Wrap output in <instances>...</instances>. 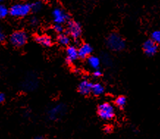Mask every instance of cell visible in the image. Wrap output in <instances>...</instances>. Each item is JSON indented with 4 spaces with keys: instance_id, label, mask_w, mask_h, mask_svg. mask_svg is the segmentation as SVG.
<instances>
[{
    "instance_id": "7402d4cb",
    "label": "cell",
    "mask_w": 160,
    "mask_h": 139,
    "mask_svg": "<svg viewBox=\"0 0 160 139\" xmlns=\"http://www.w3.org/2000/svg\"><path fill=\"white\" fill-rule=\"evenodd\" d=\"M6 39V35L5 34V33L3 32V30L0 28V43H3L4 41H5Z\"/></svg>"
},
{
    "instance_id": "ffe728a7",
    "label": "cell",
    "mask_w": 160,
    "mask_h": 139,
    "mask_svg": "<svg viewBox=\"0 0 160 139\" xmlns=\"http://www.w3.org/2000/svg\"><path fill=\"white\" fill-rule=\"evenodd\" d=\"M151 40L156 44H159L160 42V32L159 30L154 31L151 34Z\"/></svg>"
},
{
    "instance_id": "5bb4252c",
    "label": "cell",
    "mask_w": 160,
    "mask_h": 139,
    "mask_svg": "<svg viewBox=\"0 0 160 139\" xmlns=\"http://www.w3.org/2000/svg\"><path fill=\"white\" fill-rule=\"evenodd\" d=\"M88 63L89 66L91 67L92 69H96V70H98V68L100 66V59L96 56H90L88 57Z\"/></svg>"
},
{
    "instance_id": "2e32d148",
    "label": "cell",
    "mask_w": 160,
    "mask_h": 139,
    "mask_svg": "<svg viewBox=\"0 0 160 139\" xmlns=\"http://www.w3.org/2000/svg\"><path fill=\"white\" fill-rule=\"evenodd\" d=\"M58 41L62 46H67L70 43V38L66 34H62L61 33L58 35Z\"/></svg>"
},
{
    "instance_id": "9a60e30c",
    "label": "cell",
    "mask_w": 160,
    "mask_h": 139,
    "mask_svg": "<svg viewBox=\"0 0 160 139\" xmlns=\"http://www.w3.org/2000/svg\"><path fill=\"white\" fill-rule=\"evenodd\" d=\"M104 91V87L101 83H95L92 85L91 92L94 95L99 96Z\"/></svg>"
},
{
    "instance_id": "4316f807",
    "label": "cell",
    "mask_w": 160,
    "mask_h": 139,
    "mask_svg": "<svg viewBox=\"0 0 160 139\" xmlns=\"http://www.w3.org/2000/svg\"><path fill=\"white\" fill-rule=\"evenodd\" d=\"M35 139H44V138H43V137H42V136H37Z\"/></svg>"
},
{
    "instance_id": "5b68a950",
    "label": "cell",
    "mask_w": 160,
    "mask_h": 139,
    "mask_svg": "<svg viewBox=\"0 0 160 139\" xmlns=\"http://www.w3.org/2000/svg\"><path fill=\"white\" fill-rule=\"evenodd\" d=\"M68 33L73 39H77L82 34V27L79 23L74 21H70L68 23Z\"/></svg>"
},
{
    "instance_id": "3957f363",
    "label": "cell",
    "mask_w": 160,
    "mask_h": 139,
    "mask_svg": "<svg viewBox=\"0 0 160 139\" xmlns=\"http://www.w3.org/2000/svg\"><path fill=\"white\" fill-rule=\"evenodd\" d=\"M98 114L101 119L110 120L115 116V108L111 104L104 102L98 107Z\"/></svg>"
},
{
    "instance_id": "d6986e66",
    "label": "cell",
    "mask_w": 160,
    "mask_h": 139,
    "mask_svg": "<svg viewBox=\"0 0 160 139\" xmlns=\"http://www.w3.org/2000/svg\"><path fill=\"white\" fill-rule=\"evenodd\" d=\"M9 13V10L5 5H0V18H5Z\"/></svg>"
},
{
    "instance_id": "6da1fadb",
    "label": "cell",
    "mask_w": 160,
    "mask_h": 139,
    "mask_svg": "<svg viewBox=\"0 0 160 139\" xmlns=\"http://www.w3.org/2000/svg\"><path fill=\"white\" fill-rule=\"evenodd\" d=\"M107 46L113 51H121L125 48V41L121 35L117 33H112L108 37L107 41Z\"/></svg>"
},
{
    "instance_id": "d4e9b609",
    "label": "cell",
    "mask_w": 160,
    "mask_h": 139,
    "mask_svg": "<svg viewBox=\"0 0 160 139\" xmlns=\"http://www.w3.org/2000/svg\"><path fill=\"white\" fill-rule=\"evenodd\" d=\"M93 76L96 77H98L102 76V72L99 70H96L93 72Z\"/></svg>"
},
{
    "instance_id": "52a82bcc",
    "label": "cell",
    "mask_w": 160,
    "mask_h": 139,
    "mask_svg": "<svg viewBox=\"0 0 160 139\" xmlns=\"http://www.w3.org/2000/svg\"><path fill=\"white\" fill-rule=\"evenodd\" d=\"M54 21L56 24H64L69 19V16L61 8H57L53 11Z\"/></svg>"
},
{
    "instance_id": "e0dca14e",
    "label": "cell",
    "mask_w": 160,
    "mask_h": 139,
    "mask_svg": "<svg viewBox=\"0 0 160 139\" xmlns=\"http://www.w3.org/2000/svg\"><path fill=\"white\" fill-rule=\"evenodd\" d=\"M42 7H43V3L41 1H35L30 5L31 10H32V11L35 13L40 11L41 10Z\"/></svg>"
},
{
    "instance_id": "cb8c5ba5",
    "label": "cell",
    "mask_w": 160,
    "mask_h": 139,
    "mask_svg": "<svg viewBox=\"0 0 160 139\" xmlns=\"http://www.w3.org/2000/svg\"><path fill=\"white\" fill-rule=\"evenodd\" d=\"M5 94H4L3 93L0 92V104L3 103L4 102H5Z\"/></svg>"
},
{
    "instance_id": "ba28073f",
    "label": "cell",
    "mask_w": 160,
    "mask_h": 139,
    "mask_svg": "<svg viewBox=\"0 0 160 139\" xmlns=\"http://www.w3.org/2000/svg\"><path fill=\"white\" fill-rule=\"evenodd\" d=\"M143 50H144L145 53L147 55L153 56L157 53L158 50V46L151 39L148 40L143 44Z\"/></svg>"
},
{
    "instance_id": "8992f818",
    "label": "cell",
    "mask_w": 160,
    "mask_h": 139,
    "mask_svg": "<svg viewBox=\"0 0 160 139\" xmlns=\"http://www.w3.org/2000/svg\"><path fill=\"white\" fill-rule=\"evenodd\" d=\"M66 112V107L63 105H58L52 107L48 112V115L50 119L57 120L62 117Z\"/></svg>"
},
{
    "instance_id": "7a4b0ae2",
    "label": "cell",
    "mask_w": 160,
    "mask_h": 139,
    "mask_svg": "<svg viewBox=\"0 0 160 139\" xmlns=\"http://www.w3.org/2000/svg\"><path fill=\"white\" fill-rule=\"evenodd\" d=\"M28 36L24 30H18L12 33L10 37V41L16 47H22L27 44Z\"/></svg>"
},
{
    "instance_id": "603a6c76",
    "label": "cell",
    "mask_w": 160,
    "mask_h": 139,
    "mask_svg": "<svg viewBox=\"0 0 160 139\" xmlns=\"http://www.w3.org/2000/svg\"><path fill=\"white\" fill-rule=\"evenodd\" d=\"M29 22H30L31 25H32V26H36L38 23V20L37 18L32 17L30 19V21H29Z\"/></svg>"
},
{
    "instance_id": "7c38bea8",
    "label": "cell",
    "mask_w": 160,
    "mask_h": 139,
    "mask_svg": "<svg viewBox=\"0 0 160 139\" xmlns=\"http://www.w3.org/2000/svg\"><path fill=\"white\" fill-rule=\"evenodd\" d=\"M37 86L38 80L36 77H33V76H32L30 77V76H29V77H27V79L25 80L24 83V88L25 89L28 90H32L35 89V88H37Z\"/></svg>"
},
{
    "instance_id": "4fadbf2b",
    "label": "cell",
    "mask_w": 160,
    "mask_h": 139,
    "mask_svg": "<svg viewBox=\"0 0 160 139\" xmlns=\"http://www.w3.org/2000/svg\"><path fill=\"white\" fill-rule=\"evenodd\" d=\"M35 40L38 44H41L43 46H50L52 43L51 38L46 35H37V36L35 37Z\"/></svg>"
},
{
    "instance_id": "30bf717a",
    "label": "cell",
    "mask_w": 160,
    "mask_h": 139,
    "mask_svg": "<svg viewBox=\"0 0 160 139\" xmlns=\"http://www.w3.org/2000/svg\"><path fill=\"white\" fill-rule=\"evenodd\" d=\"M92 52V49L91 46L88 44H84L78 49V56H79V58L82 59L87 58L90 55Z\"/></svg>"
},
{
    "instance_id": "277c9868",
    "label": "cell",
    "mask_w": 160,
    "mask_h": 139,
    "mask_svg": "<svg viewBox=\"0 0 160 139\" xmlns=\"http://www.w3.org/2000/svg\"><path fill=\"white\" fill-rule=\"evenodd\" d=\"M31 11L30 5L29 4H17L10 8L9 13L14 17H24Z\"/></svg>"
},
{
    "instance_id": "83f0119b",
    "label": "cell",
    "mask_w": 160,
    "mask_h": 139,
    "mask_svg": "<svg viewBox=\"0 0 160 139\" xmlns=\"http://www.w3.org/2000/svg\"><path fill=\"white\" fill-rule=\"evenodd\" d=\"M4 0H0V3H2V2H3Z\"/></svg>"
},
{
    "instance_id": "9c48e42d",
    "label": "cell",
    "mask_w": 160,
    "mask_h": 139,
    "mask_svg": "<svg viewBox=\"0 0 160 139\" xmlns=\"http://www.w3.org/2000/svg\"><path fill=\"white\" fill-rule=\"evenodd\" d=\"M79 58L78 56V49L75 46H69L66 49V60L69 64L74 62Z\"/></svg>"
},
{
    "instance_id": "44dd1931",
    "label": "cell",
    "mask_w": 160,
    "mask_h": 139,
    "mask_svg": "<svg viewBox=\"0 0 160 139\" xmlns=\"http://www.w3.org/2000/svg\"><path fill=\"white\" fill-rule=\"evenodd\" d=\"M54 31H55L56 33H60V34H61L63 32V27L62 24H54Z\"/></svg>"
},
{
    "instance_id": "484cf974",
    "label": "cell",
    "mask_w": 160,
    "mask_h": 139,
    "mask_svg": "<svg viewBox=\"0 0 160 139\" xmlns=\"http://www.w3.org/2000/svg\"><path fill=\"white\" fill-rule=\"evenodd\" d=\"M112 131V127L110 126H107V127H104V132H106V133H109V132H111Z\"/></svg>"
},
{
    "instance_id": "ac0fdd59",
    "label": "cell",
    "mask_w": 160,
    "mask_h": 139,
    "mask_svg": "<svg viewBox=\"0 0 160 139\" xmlns=\"http://www.w3.org/2000/svg\"><path fill=\"white\" fill-rule=\"evenodd\" d=\"M115 104H116L118 107L122 108V107H123L126 104V98L123 96H118V97L116 99V100H115Z\"/></svg>"
},
{
    "instance_id": "8fae6325",
    "label": "cell",
    "mask_w": 160,
    "mask_h": 139,
    "mask_svg": "<svg viewBox=\"0 0 160 139\" xmlns=\"http://www.w3.org/2000/svg\"><path fill=\"white\" fill-rule=\"evenodd\" d=\"M92 84L88 80H83L79 84L78 86V90L82 95H88L91 93Z\"/></svg>"
}]
</instances>
